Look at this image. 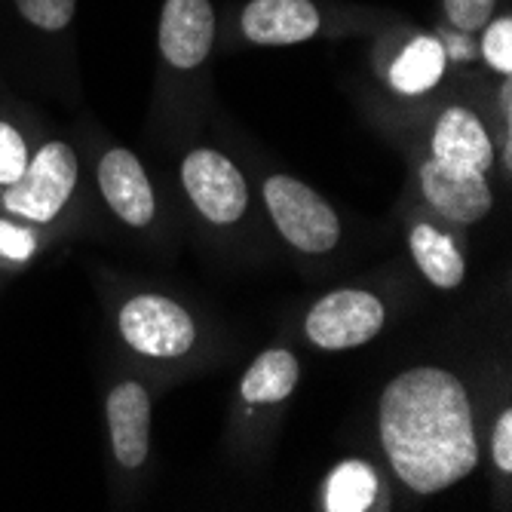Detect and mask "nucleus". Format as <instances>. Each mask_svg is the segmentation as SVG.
<instances>
[{"mask_svg":"<svg viewBox=\"0 0 512 512\" xmlns=\"http://www.w3.org/2000/svg\"><path fill=\"white\" fill-rule=\"evenodd\" d=\"M261 200L276 234L298 255L322 258L338 249L344 224L332 203L316 194L307 181L286 172H273L261 181Z\"/></svg>","mask_w":512,"mask_h":512,"instance_id":"2","label":"nucleus"},{"mask_svg":"<svg viewBox=\"0 0 512 512\" xmlns=\"http://www.w3.org/2000/svg\"><path fill=\"white\" fill-rule=\"evenodd\" d=\"M99 191L114 212L117 221H123L132 230H148L157 218V194L154 184L129 148H108L99 157L96 166Z\"/></svg>","mask_w":512,"mask_h":512,"instance_id":"9","label":"nucleus"},{"mask_svg":"<svg viewBox=\"0 0 512 512\" xmlns=\"http://www.w3.org/2000/svg\"><path fill=\"white\" fill-rule=\"evenodd\" d=\"M488 448H491V460H494V467L500 470V476H509L512 473V411L509 408H503L497 414V421L491 427Z\"/></svg>","mask_w":512,"mask_h":512,"instance_id":"22","label":"nucleus"},{"mask_svg":"<svg viewBox=\"0 0 512 512\" xmlns=\"http://www.w3.org/2000/svg\"><path fill=\"white\" fill-rule=\"evenodd\" d=\"M448 68V50L436 34H411L387 65V83L399 96H424Z\"/></svg>","mask_w":512,"mask_h":512,"instance_id":"13","label":"nucleus"},{"mask_svg":"<svg viewBox=\"0 0 512 512\" xmlns=\"http://www.w3.org/2000/svg\"><path fill=\"white\" fill-rule=\"evenodd\" d=\"M218 34L212 0H166L160 10L157 43L160 56L172 71H200Z\"/></svg>","mask_w":512,"mask_h":512,"instance_id":"8","label":"nucleus"},{"mask_svg":"<svg viewBox=\"0 0 512 512\" xmlns=\"http://www.w3.org/2000/svg\"><path fill=\"white\" fill-rule=\"evenodd\" d=\"M37 252V234L28 221L0 218V255L10 261H28Z\"/></svg>","mask_w":512,"mask_h":512,"instance_id":"21","label":"nucleus"},{"mask_svg":"<svg viewBox=\"0 0 512 512\" xmlns=\"http://www.w3.org/2000/svg\"><path fill=\"white\" fill-rule=\"evenodd\" d=\"M408 249L424 273V279L439 292H454L463 279H467V261H463L460 246L439 230L433 221L417 218L408 230Z\"/></svg>","mask_w":512,"mask_h":512,"instance_id":"14","label":"nucleus"},{"mask_svg":"<svg viewBox=\"0 0 512 512\" xmlns=\"http://www.w3.org/2000/svg\"><path fill=\"white\" fill-rule=\"evenodd\" d=\"M80 184V160L68 142H46L28 160V169L10 188H4V209L28 224H53L71 203Z\"/></svg>","mask_w":512,"mask_h":512,"instance_id":"4","label":"nucleus"},{"mask_svg":"<svg viewBox=\"0 0 512 512\" xmlns=\"http://www.w3.org/2000/svg\"><path fill=\"white\" fill-rule=\"evenodd\" d=\"M430 157L454 169H473V172L488 175L494 169L497 148L476 108L445 105L433 120Z\"/></svg>","mask_w":512,"mask_h":512,"instance_id":"10","label":"nucleus"},{"mask_svg":"<svg viewBox=\"0 0 512 512\" xmlns=\"http://www.w3.org/2000/svg\"><path fill=\"white\" fill-rule=\"evenodd\" d=\"M479 34V53L485 65L500 77H512V16H491Z\"/></svg>","mask_w":512,"mask_h":512,"instance_id":"17","label":"nucleus"},{"mask_svg":"<svg viewBox=\"0 0 512 512\" xmlns=\"http://www.w3.org/2000/svg\"><path fill=\"white\" fill-rule=\"evenodd\" d=\"M417 188L430 212L454 227H473L494 209V191L485 172L454 169L433 157L417 166Z\"/></svg>","mask_w":512,"mask_h":512,"instance_id":"7","label":"nucleus"},{"mask_svg":"<svg viewBox=\"0 0 512 512\" xmlns=\"http://www.w3.org/2000/svg\"><path fill=\"white\" fill-rule=\"evenodd\" d=\"M497 0H442L445 22L457 34H479L494 16Z\"/></svg>","mask_w":512,"mask_h":512,"instance_id":"20","label":"nucleus"},{"mask_svg":"<svg viewBox=\"0 0 512 512\" xmlns=\"http://www.w3.org/2000/svg\"><path fill=\"white\" fill-rule=\"evenodd\" d=\"M387 307L368 289H335L322 295L304 316V338L316 350H356L384 332Z\"/></svg>","mask_w":512,"mask_h":512,"instance_id":"6","label":"nucleus"},{"mask_svg":"<svg viewBox=\"0 0 512 512\" xmlns=\"http://www.w3.org/2000/svg\"><path fill=\"white\" fill-rule=\"evenodd\" d=\"M322 31L313 0H249L240 10V34L252 46H298Z\"/></svg>","mask_w":512,"mask_h":512,"instance_id":"12","label":"nucleus"},{"mask_svg":"<svg viewBox=\"0 0 512 512\" xmlns=\"http://www.w3.org/2000/svg\"><path fill=\"white\" fill-rule=\"evenodd\" d=\"M301 384V362L286 347H270L264 350L240 381V399L249 408L261 405H279L286 402Z\"/></svg>","mask_w":512,"mask_h":512,"instance_id":"15","label":"nucleus"},{"mask_svg":"<svg viewBox=\"0 0 512 512\" xmlns=\"http://www.w3.org/2000/svg\"><path fill=\"white\" fill-rule=\"evenodd\" d=\"M378 500V476L362 460H347L329 476L325 506L329 512H365Z\"/></svg>","mask_w":512,"mask_h":512,"instance_id":"16","label":"nucleus"},{"mask_svg":"<svg viewBox=\"0 0 512 512\" xmlns=\"http://www.w3.org/2000/svg\"><path fill=\"white\" fill-rule=\"evenodd\" d=\"M120 341L145 359H184L200 338L194 313L175 298L157 292H138L117 310Z\"/></svg>","mask_w":512,"mask_h":512,"instance_id":"3","label":"nucleus"},{"mask_svg":"<svg viewBox=\"0 0 512 512\" xmlns=\"http://www.w3.org/2000/svg\"><path fill=\"white\" fill-rule=\"evenodd\" d=\"M151 393L138 381H120L105 399L111 451L123 470H142L151 457Z\"/></svg>","mask_w":512,"mask_h":512,"instance_id":"11","label":"nucleus"},{"mask_svg":"<svg viewBox=\"0 0 512 512\" xmlns=\"http://www.w3.org/2000/svg\"><path fill=\"white\" fill-rule=\"evenodd\" d=\"M28 145L22 132L0 120V188H10V184H16L22 178V172L28 169Z\"/></svg>","mask_w":512,"mask_h":512,"instance_id":"19","label":"nucleus"},{"mask_svg":"<svg viewBox=\"0 0 512 512\" xmlns=\"http://www.w3.org/2000/svg\"><path fill=\"white\" fill-rule=\"evenodd\" d=\"M19 16L37 31L59 34L77 16V0H16Z\"/></svg>","mask_w":512,"mask_h":512,"instance_id":"18","label":"nucleus"},{"mask_svg":"<svg viewBox=\"0 0 512 512\" xmlns=\"http://www.w3.org/2000/svg\"><path fill=\"white\" fill-rule=\"evenodd\" d=\"M181 191L194 212L218 230L234 227L249 212V181L240 166L215 148H191L181 157Z\"/></svg>","mask_w":512,"mask_h":512,"instance_id":"5","label":"nucleus"},{"mask_svg":"<svg viewBox=\"0 0 512 512\" xmlns=\"http://www.w3.org/2000/svg\"><path fill=\"white\" fill-rule=\"evenodd\" d=\"M378 439L393 476L417 497L454 488L482 457L470 390L442 365L405 368L384 387Z\"/></svg>","mask_w":512,"mask_h":512,"instance_id":"1","label":"nucleus"}]
</instances>
